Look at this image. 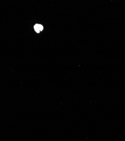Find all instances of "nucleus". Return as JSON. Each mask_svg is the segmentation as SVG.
<instances>
[{
    "instance_id": "obj_1",
    "label": "nucleus",
    "mask_w": 125,
    "mask_h": 141,
    "mask_svg": "<svg viewBox=\"0 0 125 141\" xmlns=\"http://www.w3.org/2000/svg\"><path fill=\"white\" fill-rule=\"evenodd\" d=\"M34 29L35 30V31L37 33H40L41 31H42L43 30V26L41 24H36L35 26H34Z\"/></svg>"
}]
</instances>
